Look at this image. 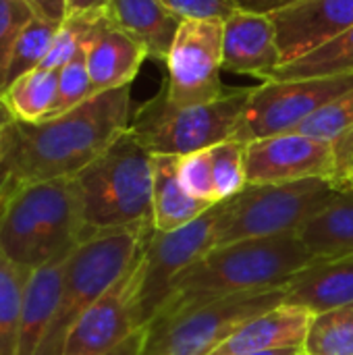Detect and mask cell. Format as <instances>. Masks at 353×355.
<instances>
[{"mask_svg":"<svg viewBox=\"0 0 353 355\" xmlns=\"http://www.w3.org/2000/svg\"><path fill=\"white\" fill-rule=\"evenodd\" d=\"M21 152V129L19 123L0 129V204L15 191L17 187V166Z\"/></svg>","mask_w":353,"mask_h":355,"instance_id":"obj_35","label":"cell"},{"mask_svg":"<svg viewBox=\"0 0 353 355\" xmlns=\"http://www.w3.org/2000/svg\"><path fill=\"white\" fill-rule=\"evenodd\" d=\"M283 67L277 29L268 15L237 10L223 27V71L270 81Z\"/></svg>","mask_w":353,"mask_h":355,"instance_id":"obj_15","label":"cell"},{"mask_svg":"<svg viewBox=\"0 0 353 355\" xmlns=\"http://www.w3.org/2000/svg\"><path fill=\"white\" fill-rule=\"evenodd\" d=\"M154 156L127 129L100 158L75 175L89 237L104 231L154 227Z\"/></svg>","mask_w":353,"mask_h":355,"instance_id":"obj_4","label":"cell"},{"mask_svg":"<svg viewBox=\"0 0 353 355\" xmlns=\"http://www.w3.org/2000/svg\"><path fill=\"white\" fill-rule=\"evenodd\" d=\"M283 304L312 316L353 304V260H318L308 266L287 283Z\"/></svg>","mask_w":353,"mask_h":355,"instance_id":"obj_19","label":"cell"},{"mask_svg":"<svg viewBox=\"0 0 353 355\" xmlns=\"http://www.w3.org/2000/svg\"><path fill=\"white\" fill-rule=\"evenodd\" d=\"M148 337H150V329L146 324V327L137 329L133 335H129L121 345H117L112 352H108L106 355H146Z\"/></svg>","mask_w":353,"mask_h":355,"instance_id":"obj_37","label":"cell"},{"mask_svg":"<svg viewBox=\"0 0 353 355\" xmlns=\"http://www.w3.org/2000/svg\"><path fill=\"white\" fill-rule=\"evenodd\" d=\"M353 73V27L343 31L329 44L312 50L310 54L283 64L275 73V81L283 79H310V77H335ZM270 79V81H273Z\"/></svg>","mask_w":353,"mask_h":355,"instance_id":"obj_26","label":"cell"},{"mask_svg":"<svg viewBox=\"0 0 353 355\" xmlns=\"http://www.w3.org/2000/svg\"><path fill=\"white\" fill-rule=\"evenodd\" d=\"M102 17V15H100ZM100 17H92V15H71L67 17L54 40H52V46L42 62L40 69H50V71H60L87 42L89 37V31L94 27V23L100 19Z\"/></svg>","mask_w":353,"mask_h":355,"instance_id":"obj_30","label":"cell"},{"mask_svg":"<svg viewBox=\"0 0 353 355\" xmlns=\"http://www.w3.org/2000/svg\"><path fill=\"white\" fill-rule=\"evenodd\" d=\"M12 121H15V116H12V112L8 110V106H6V102H4V98H2V94H0V129L6 127V125H10Z\"/></svg>","mask_w":353,"mask_h":355,"instance_id":"obj_40","label":"cell"},{"mask_svg":"<svg viewBox=\"0 0 353 355\" xmlns=\"http://www.w3.org/2000/svg\"><path fill=\"white\" fill-rule=\"evenodd\" d=\"M110 0H67V17L71 15H104Z\"/></svg>","mask_w":353,"mask_h":355,"instance_id":"obj_39","label":"cell"},{"mask_svg":"<svg viewBox=\"0 0 353 355\" xmlns=\"http://www.w3.org/2000/svg\"><path fill=\"white\" fill-rule=\"evenodd\" d=\"M144 277L146 243L114 285L75 324L62 355H106L137 329L146 327L139 306Z\"/></svg>","mask_w":353,"mask_h":355,"instance_id":"obj_12","label":"cell"},{"mask_svg":"<svg viewBox=\"0 0 353 355\" xmlns=\"http://www.w3.org/2000/svg\"><path fill=\"white\" fill-rule=\"evenodd\" d=\"M316 262L295 233L214 248L171 283L154 318L239 293L281 289Z\"/></svg>","mask_w":353,"mask_h":355,"instance_id":"obj_2","label":"cell"},{"mask_svg":"<svg viewBox=\"0 0 353 355\" xmlns=\"http://www.w3.org/2000/svg\"><path fill=\"white\" fill-rule=\"evenodd\" d=\"M352 175H353V166H352ZM352 175H350V177H352Z\"/></svg>","mask_w":353,"mask_h":355,"instance_id":"obj_43","label":"cell"},{"mask_svg":"<svg viewBox=\"0 0 353 355\" xmlns=\"http://www.w3.org/2000/svg\"><path fill=\"white\" fill-rule=\"evenodd\" d=\"M181 21H227L239 6L235 0H160Z\"/></svg>","mask_w":353,"mask_h":355,"instance_id":"obj_34","label":"cell"},{"mask_svg":"<svg viewBox=\"0 0 353 355\" xmlns=\"http://www.w3.org/2000/svg\"><path fill=\"white\" fill-rule=\"evenodd\" d=\"M104 17L135 40L148 58L166 62L183 21L160 0H110Z\"/></svg>","mask_w":353,"mask_h":355,"instance_id":"obj_18","label":"cell"},{"mask_svg":"<svg viewBox=\"0 0 353 355\" xmlns=\"http://www.w3.org/2000/svg\"><path fill=\"white\" fill-rule=\"evenodd\" d=\"M37 19L50 23H62L67 19V0H25Z\"/></svg>","mask_w":353,"mask_h":355,"instance_id":"obj_36","label":"cell"},{"mask_svg":"<svg viewBox=\"0 0 353 355\" xmlns=\"http://www.w3.org/2000/svg\"><path fill=\"white\" fill-rule=\"evenodd\" d=\"M268 17L277 29L283 64H287L352 29L353 0H302Z\"/></svg>","mask_w":353,"mask_h":355,"instance_id":"obj_14","label":"cell"},{"mask_svg":"<svg viewBox=\"0 0 353 355\" xmlns=\"http://www.w3.org/2000/svg\"><path fill=\"white\" fill-rule=\"evenodd\" d=\"M254 87H229L208 104L175 106L160 89L131 116L129 131L152 156H185L235 137Z\"/></svg>","mask_w":353,"mask_h":355,"instance_id":"obj_6","label":"cell"},{"mask_svg":"<svg viewBox=\"0 0 353 355\" xmlns=\"http://www.w3.org/2000/svg\"><path fill=\"white\" fill-rule=\"evenodd\" d=\"M64 264H67V258L33 270L29 287H27V295H25V310H23L15 355L37 354L42 339L46 335L48 322L54 314L58 295H60Z\"/></svg>","mask_w":353,"mask_h":355,"instance_id":"obj_21","label":"cell"},{"mask_svg":"<svg viewBox=\"0 0 353 355\" xmlns=\"http://www.w3.org/2000/svg\"><path fill=\"white\" fill-rule=\"evenodd\" d=\"M146 58V50L102 15L85 42V60L94 96L131 85Z\"/></svg>","mask_w":353,"mask_h":355,"instance_id":"obj_16","label":"cell"},{"mask_svg":"<svg viewBox=\"0 0 353 355\" xmlns=\"http://www.w3.org/2000/svg\"><path fill=\"white\" fill-rule=\"evenodd\" d=\"M291 133H304L335 144L341 181L343 185H347L353 166V87L337 100L322 106L320 110H316Z\"/></svg>","mask_w":353,"mask_h":355,"instance_id":"obj_23","label":"cell"},{"mask_svg":"<svg viewBox=\"0 0 353 355\" xmlns=\"http://www.w3.org/2000/svg\"><path fill=\"white\" fill-rule=\"evenodd\" d=\"M298 355H306V354H304V349H302V352H300V354H298Z\"/></svg>","mask_w":353,"mask_h":355,"instance_id":"obj_42","label":"cell"},{"mask_svg":"<svg viewBox=\"0 0 353 355\" xmlns=\"http://www.w3.org/2000/svg\"><path fill=\"white\" fill-rule=\"evenodd\" d=\"M94 96V87H92V79L87 73V60H85V46L60 69L58 75V94H56V102L54 108L50 112L48 119L64 114L67 110L83 104L85 100H89Z\"/></svg>","mask_w":353,"mask_h":355,"instance_id":"obj_31","label":"cell"},{"mask_svg":"<svg viewBox=\"0 0 353 355\" xmlns=\"http://www.w3.org/2000/svg\"><path fill=\"white\" fill-rule=\"evenodd\" d=\"M343 189L333 181L306 179L295 183L248 185L229 200L216 248L243 239L298 233Z\"/></svg>","mask_w":353,"mask_h":355,"instance_id":"obj_7","label":"cell"},{"mask_svg":"<svg viewBox=\"0 0 353 355\" xmlns=\"http://www.w3.org/2000/svg\"><path fill=\"white\" fill-rule=\"evenodd\" d=\"M229 200L214 204L202 216L175 231H156L146 241V277L141 287V320H150L158 314L171 283L193 262L216 248L221 225L227 216Z\"/></svg>","mask_w":353,"mask_h":355,"instance_id":"obj_10","label":"cell"},{"mask_svg":"<svg viewBox=\"0 0 353 355\" xmlns=\"http://www.w3.org/2000/svg\"><path fill=\"white\" fill-rule=\"evenodd\" d=\"M152 229L133 227L96 233L67 258L60 295L35 355H62L75 324L127 270Z\"/></svg>","mask_w":353,"mask_h":355,"instance_id":"obj_5","label":"cell"},{"mask_svg":"<svg viewBox=\"0 0 353 355\" xmlns=\"http://www.w3.org/2000/svg\"><path fill=\"white\" fill-rule=\"evenodd\" d=\"M347 185H350V187H353V175L350 177V179H347Z\"/></svg>","mask_w":353,"mask_h":355,"instance_id":"obj_41","label":"cell"},{"mask_svg":"<svg viewBox=\"0 0 353 355\" xmlns=\"http://www.w3.org/2000/svg\"><path fill=\"white\" fill-rule=\"evenodd\" d=\"M246 177L248 185L306 179H325L343 185L335 144L304 133H281L250 141L246 146Z\"/></svg>","mask_w":353,"mask_h":355,"instance_id":"obj_13","label":"cell"},{"mask_svg":"<svg viewBox=\"0 0 353 355\" xmlns=\"http://www.w3.org/2000/svg\"><path fill=\"white\" fill-rule=\"evenodd\" d=\"M223 21H183L166 58L164 94L175 106H198L223 98Z\"/></svg>","mask_w":353,"mask_h":355,"instance_id":"obj_11","label":"cell"},{"mask_svg":"<svg viewBox=\"0 0 353 355\" xmlns=\"http://www.w3.org/2000/svg\"><path fill=\"white\" fill-rule=\"evenodd\" d=\"M58 27H60L58 23H50V21L37 19V17H33L27 23V27L21 31V35L17 37V42L12 46L6 71H4V77L0 83V94H4L19 77L42 67Z\"/></svg>","mask_w":353,"mask_h":355,"instance_id":"obj_27","label":"cell"},{"mask_svg":"<svg viewBox=\"0 0 353 355\" xmlns=\"http://www.w3.org/2000/svg\"><path fill=\"white\" fill-rule=\"evenodd\" d=\"M285 287L239 293L154 318L148 324L146 355H210L246 322L281 306Z\"/></svg>","mask_w":353,"mask_h":355,"instance_id":"obj_8","label":"cell"},{"mask_svg":"<svg viewBox=\"0 0 353 355\" xmlns=\"http://www.w3.org/2000/svg\"><path fill=\"white\" fill-rule=\"evenodd\" d=\"M60 71L35 69L19 77L4 94V102L19 123L46 121L54 108Z\"/></svg>","mask_w":353,"mask_h":355,"instance_id":"obj_24","label":"cell"},{"mask_svg":"<svg viewBox=\"0 0 353 355\" xmlns=\"http://www.w3.org/2000/svg\"><path fill=\"white\" fill-rule=\"evenodd\" d=\"M129 125L131 85L96 94L64 114L40 123H19L21 152L17 187L79 175L100 158Z\"/></svg>","mask_w":353,"mask_h":355,"instance_id":"obj_1","label":"cell"},{"mask_svg":"<svg viewBox=\"0 0 353 355\" xmlns=\"http://www.w3.org/2000/svg\"><path fill=\"white\" fill-rule=\"evenodd\" d=\"M177 175H179L183 189L191 198L206 202V204H218L208 150L177 156Z\"/></svg>","mask_w":353,"mask_h":355,"instance_id":"obj_32","label":"cell"},{"mask_svg":"<svg viewBox=\"0 0 353 355\" xmlns=\"http://www.w3.org/2000/svg\"><path fill=\"white\" fill-rule=\"evenodd\" d=\"M312 314L295 306H277L235 331L210 355H241L275 349H302Z\"/></svg>","mask_w":353,"mask_h":355,"instance_id":"obj_17","label":"cell"},{"mask_svg":"<svg viewBox=\"0 0 353 355\" xmlns=\"http://www.w3.org/2000/svg\"><path fill=\"white\" fill-rule=\"evenodd\" d=\"M302 349L306 355H353V304L312 316Z\"/></svg>","mask_w":353,"mask_h":355,"instance_id":"obj_28","label":"cell"},{"mask_svg":"<svg viewBox=\"0 0 353 355\" xmlns=\"http://www.w3.org/2000/svg\"><path fill=\"white\" fill-rule=\"evenodd\" d=\"M89 231L75 177L19 185L0 204V256L37 270L69 258Z\"/></svg>","mask_w":353,"mask_h":355,"instance_id":"obj_3","label":"cell"},{"mask_svg":"<svg viewBox=\"0 0 353 355\" xmlns=\"http://www.w3.org/2000/svg\"><path fill=\"white\" fill-rule=\"evenodd\" d=\"M353 87V73L335 77L264 81L254 87L233 139L250 144L256 139L291 133L316 110Z\"/></svg>","mask_w":353,"mask_h":355,"instance_id":"obj_9","label":"cell"},{"mask_svg":"<svg viewBox=\"0 0 353 355\" xmlns=\"http://www.w3.org/2000/svg\"><path fill=\"white\" fill-rule=\"evenodd\" d=\"M295 235L316 260H353V187L345 185Z\"/></svg>","mask_w":353,"mask_h":355,"instance_id":"obj_20","label":"cell"},{"mask_svg":"<svg viewBox=\"0 0 353 355\" xmlns=\"http://www.w3.org/2000/svg\"><path fill=\"white\" fill-rule=\"evenodd\" d=\"M246 146L243 141L229 139L210 148L212 179L218 202L231 200L248 187L246 177Z\"/></svg>","mask_w":353,"mask_h":355,"instance_id":"obj_29","label":"cell"},{"mask_svg":"<svg viewBox=\"0 0 353 355\" xmlns=\"http://www.w3.org/2000/svg\"><path fill=\"white\" fill-rule=\"evenodd\" d=\"M152 210L156 231H175L202 216L214 204L191 198L177 175V156H154Z\"/></svg>","mask_w":353,"mask_h":355,"instance_id":"obj_22","label":"cell"},{"mask_svg":"<svg viewBox=\"0 0 353 355\" xmlns=\"http://www.w3.org/2000/svg\"><path fill=\"white\" fill-rule=\"evenodd\" d=\"M239 10L258 12V15H275L279 10H285L302 0H235Z\"/></svg>","mask_w":353,"mask_h":355,"instance_id":"obj_38","label":"cell"},{"mask_svg":"<svg viewBox=\"0 0 353 355\" xmlns=\"http://www.w3.org/2000/svg\"><path fill=\"white\" fill-rule=\"evenodd\" d=\"M33 10L25 0H0V83L12 52V46L27 23L33 19Z\"/></svg>","mask_w":353,"mask_h":355,"instance_id":"obj_33","label":"cell"},{"mask_svg":"<svg viewBox=\"0 0 353 355\" xmlns=\"http://www.w3.org/2000/svg\"><path fill=\"white\" fill-rule=\"evenodd\" d=\"M31 270L0 256V355H15Z\"/></svg>","mask_w":353,"mask_h":355,"instance_id":"obj_25","label":"cell"}]
</instances>
